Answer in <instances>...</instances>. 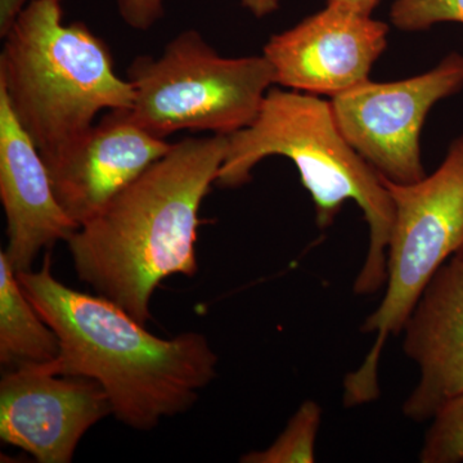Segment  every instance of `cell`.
Instances as JSON below:
<instances>
[{
    "label": "cell",
    "instance_id": "obj_4",
    "mask_svg": "<svg viewBox=\"0 0 463 463\" xmlns=\"http://www.w3.org/2000/svg\"><path fill=\"white\" fill-rule=\"evenodd\" d=\"M3 39L0 90L43 160L100 112L132 108V84L116 75L108 44L84 24L63 25L60 0H33Z\"/></svg>",
    "mask_w": 463,
    "mask_h": 463
},
{
    "label": "cell",
    "instance_id": "obj_8",
    "mask_svg": "<svg viewBox=\"0 0 463 463\" xmlns=\"http://www.w3.org/2000/svg\"><path fill=\"white\" fill-rule=\"evenodd\" d=\"M389 26L336 5L270 36L264 57L274 81L315 96H339L370 80L371 69L388 45Z\"/></svg>",
    "mask_w": 463,
    "mask_h": 463
},
{
    "label": "cell",
    "instance_id": "obj_16",
    "mask_svg": "<svg viewBox=\"0 0 463 463\" xmlns=\"http://www.w3.org/2000/svg\"><path fill=\"white\" fill-rule=\"evenodd\" d=\"M390 20L403 32H422L437 24H463V0H395Z\"/></svg>",
    "mask_w": 463,
    "mask_h": 463
},
{
    "label": "cell",
    "instance_id": "obj_3",
    "mask_svg": "<svg viewBox=\"0 0 463 463\" xmlns=\"http://www.w3.org/2000/svg\"><path fill=\"white\" fill-rule=\"evenodd\" d=\"M289 158L312 196L316 223L327 230L346 201L364 212L370 241L354 282V294H376L386 282V254L394 203L383 176L341 133L331 102L309 93L270 88L249 127L228 136L227 155L216 184L237 188L251 181L264 158Z\"/></svg>",
    "mask_w": 463,
    "mask_h": 463
},
{
    "label": "cell",
    "instance_id": "obj_15",
    "mask_svg": "<svg viewBox=\"0 0 463 463\" xmlns=\"http://www.w3.org/2000/svg\"><path fill=\"white\" fill-rule=\"evenodd\" d=\"M420 461L463 462V394L444 405L431 420L420 452Z\"/></svg>",
    "mask_w": 463,
    "mask_h": 463
},
{
    "label": "cell",
    "instance_id": "obj_12",
    "mask_svg": "<svg viewBox=\"0 0 463 463\" xmlns=\"http://www.w3.org/2000/svg\"><path fill=\"white\" fill-rule=\"evenodd\" d=\"M0 200L7 219L9 261L32 270L39 252L69 241L79 225L58 203L41 152L0 90Z\"/></svg>",
    "mask_w": 463,
    "mask_h": 463
},
{
    "label": "cell",
    "instance_id": "obj_17",
    "mask_svg": "<svg viewBox=\"0 0 463 463\" xmlns=\"http://www.w3.org/2000/svg\"><path fill=\"white\" fill-rule=\"evenodd\" d=\"M118 11L132 29H151L164 16V0H116Z\"/></svg>",
    "mask_w": 463,
    "mask_h": 463
},
{
    "label": "cell",
    "instance_id": "obj_18",
    "mask_svg": "<svg viewBox=\"0 0 463 463\" xmlns=\"http://www.w3.org/2000/svg\"><path fill=\"white\" fill-rule=\"evenodd\" d=\"M32 2L33 0H0V36L2 38L7 35L21 12Z\"/></svg>",
    "mask_w": 463,
    "mask_h": 463
},
{
    "label": "cell",
    "instance_id": "obj_2",
    "mask_svg": "<svg viewBox=\"0 0 463 463\" xmlns=\"http://www.w3.org/2000/svg\"><path fill=\"white\" fill-rule=\"evenodd\" d=\"M227 148L222 134L173 143L67 241L79 279L146 325L157 286L199 270L200 207Z\"/></svg>",
    "mask_w": 463,
    "mask_h": 463
},
{
    "label": "cell",
    "instance_id": "obj_11",
    "mask_svg": "<svg viewBox=\"0 0 463 463\" xmlns=\"http://www.w3.org/2000/svg\"><path fill=\"white\" fill-rule=\"evenodd\" d=\"M402 334L405 355L420 371L416 388L405 399L404 416L431 421L463 394V251L432 277Z\"/></svg>",
    "mask_w": 463,
    "mask_h": 463
},
{
    "label": "cell",
    "instance_id": "obj_9",
    "mask_svg": "<svg viewBox=\"0 0 463 463\" xmlns=\"http://www.w3.org/2000/svg\"><path fill=\"white\" fill-rule=\"evenodd\" d=\"M96 381L42 364L8 370L0 381V439L41 463H70L85 432L111 414Z\"/></svg>",
    "mask_w": 463,
    "mask_h": 463
},
{
    "label": "cell",
    "instance_id": "obj_14",
    "mask_svg": "<svg viewBox=\"0 0 463 463\" xmlns=\"http://www.w3.org/2000/svg\"><path fill=\"white\" fill-rule=\"evenodd\" d=\"M322 421V408L306 401L289 420L276 441L263 450H252L241 457L243 463H313Z\"/></svg>",
    "mask_w": 463,
    "mask_h": 463
},
{
    "label": "cell",
    "instance_id": "obj_7",
    "mask_svg": "<svg viewBox=\"0 0 463 463\" xmlns=\"http://www.w3.org/2000/svg\"><path fill=\"white\" fill-rule=\"evenodd\" d=\"M463 88V54H447L425 74L392 81L367 80L331 99L335 120L352 147L399 184L421 181V130L439 100Z\"/></svg>",
    "mask_w": 463,
    "mask_h": 463
},
{
    "label": "cell",
    "instance_id": "obj_10",
    "mask_svg": "<svg viewBox=\"0 0 463 463\" xmlns=\"http://www.w3.org/2000/svg\"><path fill=\"white\" fill-rule=\"evenodd\" d=\"M172 147L134 123L127 109H112L44 163L58 203L80 227Z\"/></svg>",
    "mask_w": 463,
    "mask_h": 463
},
{
    "label": "cell",
    "instance_id": "obj_20",
    "mask_svg": "<svg viewBox=\"0 0 463 463\" xmlns=\"http://www.w3.org/2000/svg\"><path fill=\"white\" fill-rule=\"evenodd\" d=\"M379 2L380 0H327V5H341V7L352 9L358 14L371 16Z\"/></svg>",
    "mask_w": 463,
    "mask_h": 463
},
{
    "label": "cell",
    "instance_id": "obj_1",
    "mask_svg": "<svg viewBox=\"0 0 463 463\" xmlns=\"http://www.w3.org/2000/svg\"><path fill=\"white\" fill-rule=\"evenodd\" d=\"M26 297L60 339L45 370L96 381L112 414L128 428L148 431L191 410L216 376L218 355L200 332L161 339L114 301L78 291L41 269L16 272Z\"/></svg>",
    "mask_w": 463,
    "mask_h": 463
},
{
    "label": "cell",
    "instance_id": "obj_13",
    "mask_svg": "<svg viewBox=\"0 0 463 463\" xmlns=\"http://www.w3.org/2000/svg\"><path fill=\"white\" fill-rule=\"evenodd\" d=\"M60 354V339L26 297L16 269L0 252V364L8 370L50 364Z\"/></svg>",
    "mask_w": 463,
    "mask_h": 463
},
{
    "label": "cell",
    "instance_id": "obj_6",
    "mask_svg": "<svg viewBox=\"0 0 463 463\" xmlns=\"http://www.w3.org/2000/svg\"><path fill=\"white\" fill-rule=\"evenodd\" d=\"M134 123L165 139L170 134L231 136L257 118L274 81L261 56L223 57L196 30L176 35L160 57L138 56L128 69Z\"/></svg>",
    "mask_w": 463,
    "mask_h": 463
},
{
    "label": "cell",
    "instance_id": "obj_19",
    "mask_svg": "<svg viewBox=\"0 0 463 463\" xmlns=\"http://www.w3.org/2000/svg\"><path fill=\"white\" fill-rule=\"evenodd\" d=\"M241 5L255 17L261 18L276 12L279 0H241Z\"/></svg>",
    "mask_w": 463,
    "mask_h": 463
},
{
    "label": "cell",
    "instance_id": "obj_5",
    "mask_svg": "<svg viewBox=\"0 0 463 463\" xmlns=\"http://www.w3.org/2000/svg\"><path fill=\"white\" fill-rule=\"evenodd\" d=\"M383 182L395 210L386 254V289L379 307L362 323L361 331L373 335L374 341L361 365L344 379L346 408L380 397L383 347L390 337L402 334L441 265L463 251V134L450 143L431 175L410 184Z\"/></svg>",
    "mask_w": 463,
    "mask_h": 463
}]
</instances>
